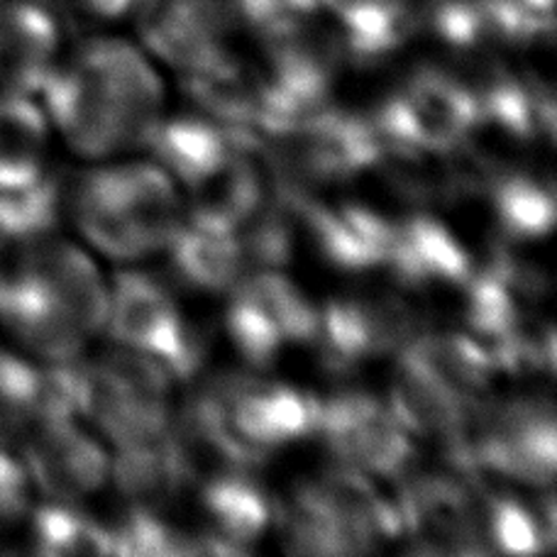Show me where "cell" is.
<instances>
[{"label": "cell", "mask_w": 557, "mask_h": 557, "mask_svg": "<svg viewBox=\"0 0 557 557\" xmlns=\"http://www.w3.org/2000/svg\"><path fill=\"white\" fill-rule=\"evenodd\" d=\"M49 125L78 154L103 159L143 147L162 117V78L145 49L121 37H94L45 78Z\"/></svg>", "instance_id": "cell-1"}, {"label": "cell", "mask_w": 557, "mask_h": 557, "mask_svg": "<svg viewBox=\"0 0 557 557\" xmlns=\"http://www.w3.org/2000/svg\"><path fill=\"white\" fill-rule=\"evenodd\" d=\"M108 284L96 262L52 233L0 252V321L39 362L82 357L103 333Z\"/></svg>", "instance_id": "cell-2"}, {"label": "cell", "mask_w": 557, "mask_h": 557, "mask_svg": "<svg viewBox=\"0 0 557 557\" xmlns=\"http://www.w3.org/2000/svg\"><path fill=\"white\" fill-rule=\"evenodd\" d=\"M64 203L78 233L117 262L162 250L184 218L176 182L154 162L88 169L69 188Z\"/></svg>", "instance_id": "cell-3"}, {"label": "cell", "mask_w": 557, "mask_h": 557, "mask_svg": "<svg viewBox=\"0 0 557 557\" xmlns=\"http://www.w3.org/2000/svg\"><path fill=\"white\" fill-rule=\"evenodd\" d=\"M276 519L292 553L362 555L401 539L396 502L382 494L374 476L343 465L298 486Z\"/></svg>", "instance_id": "cell-4"}, {"label": "cell", "mask_w": 557, "mask_h": 557, "mask_svg": "<svg viewBox=\"0 0 557 557\" xmlns=\"http://www.w3.org/2000/svg\"><path fill=\"white\" fill-rule=\"evenodd\" d=\"M174 376L147 355L115 347L96 360H74L76 416L113 447L157 441L172 418Z\"/></svg>", "instance_id": "cell-5"}, {"label": "cell", "mask_w": 557, "mask_h": 557, "mask_svg": "<svg viewBox=\"0 0 557 557\" xmlns=\"http://www.w3.org/2000/svg\"><path fill=\"white\" fill-rule=\"evenodd\" d=\"M474 476H499L531 490H550L557 465L555 409L548 399H511L474 406L450 455Z\"/></svg>", "instance_id": "cell-6"}, {"label": "cell", "mask_w": 557, "mask_h": 557, "mask_svg": "<svg viewBox=\"0 0 557 557\" xmlns=\"http://www.w3.org/2000/svg\"><path fill=\"white\" fill-rule=\"evenodd\" d=\"M262 149L276 186L288 196L347 182L380 164L372 123L325 103L262 137Z\"/></svg>", "instance_id": "cell-7"}, {"label": "cell", "mask_w": 557, "mask_h": 557, "mask_svg": "<svg viewBox=\"0 0 557 557\" xmlns=\"http://www.w3.org/2000/svg\"><path fill=\"white\" fill-rule=\"evenodd\" d=\"M372 131L382 157L453 152L476 133L472 88L445 69H418L380 106Z\"/></svg>", "instance_id": "cell-8"}, {"label": "cell", "mask_w": 557, "mask_h": 557, "mask_svg": "<svg viewBox=\"0 0 557 557\" xmlns=\"http://www.w3.org/2000/svg\"><path fill=\"white\" fill-rule=\"evenodd\" d=\"M103 333L115 347L152 357L174 382L188 380L203 357L201 341L166 284L139 270H121L108 284Z\"/></svg>", "instance_id": "cell-9"}, {"label": "cell", "mask_w": 557, "mask_h": 557, "mask_svg": "<svg viewBox=\"0 0 557 557\" xmlns=\"http://www.w3.org/2000/svg\"><path fill=\"white\" fill-rule=\"evenodd\" d=\"M227 296V337L252 370H270L286 352L313 345L318 306L282 270L245 274Z\"/></svg>", "instance_id": "cell-10"}, {"label": "cell", "mask_w": 557, "mask_h": 557, "mask_svg": "<svg viewBox=\"0 0 557 557\" xmlns=\"http://www.w3.org/2000/svg\"><path fill=\"white\" fill-rule=\"evenodd\" d=\"M201 392L227 431L260 457L315 431L321 399L301 386L262 374H223Z\"/></svg>", "instance_id": "cell-11"}, {"label": "cell", "mask_w": 557, "mask_h": 557, "mask_svg": "<svg viewBox=\"0 0 557 557\" xmlns=\"http://www.w3.org/2000/svg\"><path fill=\"white\" fill-rule=\"evenodd\" d=\"M313 435L335 465L374 480L401 476L413 460V437L396 421L389 404L370 392H341L321 399Z\"/></svg>", "instance_id": "cell-12"}, {"label": "cell", "mask_w": 557, "mask_h": 557, "mask_svg": "<svg viewBox=\"0 0 557 557\" xmlns=\"http://www.w3.org/2000/svg\"><path fill=\"white\" fill-rule=\"evenodd\" d=\"M423 333L421 315L399 296H341L318 308L313 347L337 372L396 357Z\"/></svg>", "instance_id": "cell-13"}, {"label": "cell", "mask_w": 557, "mask_h": 557, "mask_svg": "<svg viewBox=\"0 0 557 557\" xmlns=\"http://www.w3.org/2000/svg\"><path fill=\"white\" fill-rule=\"evenodd\" d=\"M396 511L401 539H411L425 553L474 555L480 543V482L476 476L453 467L418 474H401Z\"/></svg>", "instance_id": "cell-14"}, {"label": "cell", "mask_w": 557, "mask_h": 557, "mask_svg": "<svg viewBox=\"0 0 557 557\" xmlns=\"http://www.w3.org/2000/svg\"><path fill=\"white\" fill-rule=\"evenodd\" d=\"M145 52L191 74L227 54L235 33L218 0H139L135 8Z\"/></svg>", "instance_id": "cell-15"}, {"label": "cell", "mask_w": 557, "mask_h": 557, "mask_svg": "<svg viewBox=\"0 0 557 557\" xmlns=\"http://www.w3.org/2000/svg\"><path fill=\"white\" fill-rule=\"evenodd\" d=\"M288 201L325 264L357 274L384 270L394 218L357 201L321 203L311 194L288 196Z\"/></svg>", "instance_id": "cell-16"}, {"label": "cell", "mask_w": 557, "mask_h": 557, "mask_svg": "<svg viewBox=\"0 0 557 557\" xmlns=\"http://www.w3.org/2000/svg\"><path fill=\"white\" fill-rule=\"evenodd\" d=\"M76 418L74 360L35 364L0 350V433L25 445Z\"/></svg>", "instance_id": "cell-17"}, {"label": "cell", "mask_w": 557, "mask_h": 557, "mask_svg": "<svg viewBox=\"0 0 557 557\" xmlns=\"http://www.w3.org/2000/svg\"><path fill=\"white\" fill-rule=\"evenodd\" d=\"M29 482L49 502L82 504L101 492L111 472V455L76 421L47 428L25 443Z\"/></svg>", "instance_id": "cell-18"}, {"label": "cell", "mask_w": 557, "mask_h": 557, "mask_svg": "<svg viewBox=\"0 0 557 557\" xmlns=\"http://www.w3.org/2000/svg\"><path fill=\"white\" fill-rule=\"evenodd\" d=\"M384 270L404 288L447 292L462 288L474 264L460 237L443 221L431 213H411L394 221Z\"/></svg>", "instance_id": "cell-19"}, {"label": "cell", "mask_w": 557, "mask_h": 557, "mask_svg": "<svg viewBox=\"0 0 557 557\" xmlns=\"http://www.w3.org/2000/svg\"><path fill=\"white\" fill-rule=\"evenodd\" d=\"M198 531L206 535L211 553H245L272 529L276 519L274 502L252 470H237L206 476L194 484Z\"/></svg>", "instance_id": "cell-20"}, {"label": "cell", "mask_w": 557, "mask_h": 557, "mask_svg": "<svg viewBox=\"0 0 557 557\" xmlns=\"http://www.w3.org/2000/svg\"><path fill=\"white\" fill-rule=\"evenodd\" d=\"M62 45L54 10L45 0H0V82L10 91H39Z\"/></svg>", "instance_id": "cell-21"}, {"label": "cell", "mask_w": 557, "mask_h": 557, "mask_svg": "<svg viewBox=\"0 0 557 557\" xmlns=\"http://www.w3.org/2000/svg\"><path fill=\"white\" fill-rule=\"evenodd\" d=\"M245 133L215 123L208 115L159 117L143 147L152 152V162L176 184L191 188L237 152Z\"/></svg>", "instance_id": "cell-22"}, {"label": "cell", "mask_w": 557, "mask_h": 557, "mask_svg": "<svg viewBox=\"0 0 557 557\" xmlns=\"http://www.w3.org/2000/svg\"><path fill=\"white\" fill-rule=\"evenodd\" d=\"M345 59L372 62L399 49L421 25L423 0H318Z\"/></svg>", "instance_id": "cell-23"}, {"label": "cell", "mask_w": 557, "mask_h": 557, "mask_svg": "<svg viewBox=\"0 0 557 557\" xmlns=\"http://www.w3.org/2000/svg\"><path fill=\"white\" fill-rule=\"evenodd\" d=\"M108 482H113L125 509L149 513H169L186 490H191V480L166 435L157 441L115 447Z\"/></svg>", "instance_id": "cell-24"}, {"label": "cell", "mask_w": 557, "mask_h": 557, "mask_svg": "<svg viewBox=\"0 0 557 557\" xmlns=\"http://www.w3.org/2000/svg\"><path fill=\"white\" fill-rule=\"evenodd\" d=\"M465 406H476L494 380L492 357L467 333H421L396 355Z\"/></svg>", "instance_id": "cell-25"}, {"label": "cell", "mask_w": 557, "mask_h": 557, "mask_svg": "<svg viewBox=\"0 0 557 557\" xmlns=\"http://www.w3.org/2000/svg\"><path fill=\"white\" fill-rule=\"evenodd\" d=\"M172 272L196 292L227 294L247 274L245 260L233 233L215 231L182 218L162 247Z\"/></svg>", "instance_id": "cell-26"}, {"label": "cell", "mask_w": 557, "mask_h": 557, "mask_svg": "<svg viewBox=\"0 0 557 557\" xmlns=\"http://www.w3.org/2000/svg\"><path fill=\"white\" fill-rule=\"evenodd\" d=\"M49 145V117L29 94L0 98V191H23L42 182Z\"/></svg>", "instance_id": "cell-27"}, {"label": "cell", "mask_w": 557, "mask_h": 557, "mask_svg": "<svg viewBox=\"0 0 557 557\" xmlns=\"http://www.w3.org/2000/svg\"><path fill=\"white\" fill-rule=\"evenodd\" d=\"M480 543L482 553L533 555L555 545V506L541 511L539 504L509 492L480 490Z\"/></svg>", "instance_id": "cell-28"}, {"label": "cell", "mask_w": 557, "mask_h": 557, "mask_svg": "<svg viewBox=\"0 0 557 557\" xmlns=\"http://www.w3.org/2000/svg\"><path fill=\"white\" fill-rule=\"evenodd\" d=\"M490 208L506 243L525 245L543 240L555 225L553 182L525 172H506L490 182Z\"/></svg>", "instance_id": "cell-29"}, {"label": "cell", "mask_w": 557, "mask_h": 557, "mask_svg": "<svg viewBox=\"0 0 557 557\" xmlns=\"http://www.w3.org/2000/svg\"><path fill=\"white\" fill-rule=\"evenodd\" d=\"M29 550L59 555H113L108 523L96 521L78 504L49 502L27 513Z\"/></svg>", "instance_id": "cell-30"}, {"label": "cell", "mask_w": 557, "mask_h": 557, "mask_svg": "<svg viewBox=\"0 0 557 557\" xmlns=\"http://www.w3.org/2000/svg\"><path fill=\"white\" fill-rule=\"evenodd\" d=\"M29 482L23 462L0 445V541H5L29 513Z\"/></svg>", "instance_id": "cell-31"}, {"label": "cell", "mask_w": 557, "mask_h": 557, "mask_svg": "<svg viewBox=\"0 0 557 557\" xmlns=\"http://www.w3.org/2000/svg\"><path fill=\"white\" fill-rule=\"evenodd\" d=\"M64 3L91 20H101V23H113V20H123L135 13L139 0H64Z\"/></svg>", "instance_id": "cell-32"}, {"label": "cell", "mask_w": 557, "mask_h": 557, "mask_svg": "<svg viewBox=\"0 0 557 557\" xmlns=\"http://www.w3.org/2000/svg\"><path fill=\"white\" fill-rule=\"evenodd\" d=\"M525 23L539 29V33H550L555 25V0H509Z\"/></svg>", "instance_id": "cell-33"}]
</instances>
